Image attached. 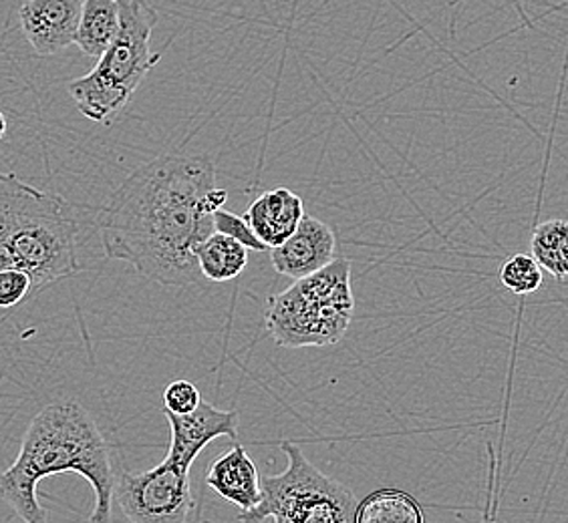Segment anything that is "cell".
<instances>
[{
	"label": "cell",
	"instance_id": "1",
	"mask_svg": "<svg viewBox=\"0 0 568 523\" xmlns=\"http://www.w3.org/2000/svg\"><path fill=\"white\" fill-rule=\"evenodd\" d=\"M216 167L204 155H162L133 172L99 212L101 246L162 286L202 280L196 254L214 232L212 216L226 206Z\"/></svg>",
	"mask_w": 568,
	"mask_h": 523
},
{
	"label": "cell",
	"instance_id": "2",
	"mask_svg": "<svg viewBox=\"0 0 568 523\" xmlns=\"http://www.w3.org/2000/svg\"><path fill=\"white\" fill-rule=\"evenodd\" d=\"M77 473L95 493L91 523H111L115 473L111 451L98 423L77 401L43 407L22 437L19 458L0 473V500L24 523H47V510L37 500L44 478Z\"/></svg>",
	"mask_w": 568,
	"mask_h": 523
},
{
	"label": "cell",
	"instance_id": "3",
	"mask_svg": "<svg viewBox=\"0 0 568 523\" xmlns=\"http://www.w3.org/2000/svg\"><path fill=\"white\" fill-rule=\"evenodd\" d=\"M75 207L0 172V270L21 268L34 293L79 273Z\"/></svg>",
	"mask_w": 568,
	"mask_h": 523
},
{
	"label": "cell",
	"instance_id": "4",
	"mask_svg": "<svg viewBox=\"0 0 568 523\" xmlns=\"http://www.w3.org/2000/svg\"><path fill=\"white\" fill-rule=\"evenodd\" d=\"M120 31L108 51L99 57L89 75L69 85V95L79 111L91 121L110 125L130 103L145 75L160 63L152 53V33L158 12L145 0H118Z\"/></svg>",
	"mask_w": 568,
	"mask_h": 523
},
{
	"label": "cell",
	"instance_id": "5",
	"mask_svg": "<svg viewBox=\"0 0 568 523\" xmlns=\"http://www.w3.org/2000/svg\"><path fill=\"white\" fill-rule=\"evenodd\" d=\"M355 312L351 262L335 258L268 298L266 330L284 349L328 347L347 335Z\"/></svg>",
	"mask_w": 568,
	"mask_h": 523
},
{
	"label": "cell",
	"instance_id": "6",
	"mask_svg": "<svg viewBox=\"0 0 568 523\" xmlns=\"http://www.w3.org/2000/svg\"><path fill=\"white\" fill-rule=\"evenodd\" d=\"M281 449L288 465L278 475L261 478L263 498L256 507L241 512V523H353L357 498L349 485L325 475L291 441Z\"/></svg>",
	"mask_w": 568,
	"mask_h": 523
},
{
	"label": "cell",
	"instance_id": "7",
	"mask_svg": "<svg viewBox=\"0 0 568 523\" xmlns=\"http://www.w3.org/2000/svg\"><path fill=\"white\" fill-rule=\"evenodd\" d=\"M113 500L130 523H186L194 512L190 469L165 458L142 473H123Z\"/></svg>",
	"mask_w": 568,
	"mask_h": 523
},
{
	"label": "cell",
	"instance_id": "8",
	"mask_svg": "<svg viewBox=\"0 0 568 523\" xmlns=\"http://www.w3.org/2000/svg\"><path fill=\"white\" fill-rule=\"evenodd\" d=\"M164 414L172 431L170 451L165 458L180 463L182 468H192L194 459L214 439L220 437H230L232 441L239 439V413L222 411L204 399L192 413L174 414L164 411Z\"/></svg>",
	"mask_w": 568,
	"mask_h": 523
},
{
	"label": "cell",
	"instance_id": "9",
	"mask_svg": "<svg viewBox=\"0 0 568 523\" xmlns=\"http://www.w3.org/2000/svg\"><path fill=\"white\" fill-rule=\"evenodd\" d=\"M337 258L335 232L315 216H303L295 232L271 248L274 270L293 280L323 270Z\"/></svg>",
	"mask_w": 568,
	"mask_h": 523
},
{
	"label": "cell",
	"instance_id": "10",
	"mask_svg": "<svg viewBox=\"0 0 568 523\" xmlns=\"http://www.w3.org/2000/svg\"><path fill=\"white\" fill-rule=\"evenodd\" d=\"M81 4L83 0H27L22 4V33L37 55H57L75 43Z\"/></svg>",
	"mask_w": 568,
	"mask_h": 523
},
{
	"label": "cell",
	"instance_id": "11",
	"mask_svg": "<svg viewBox=\"0 0 568 523\" xmlns=\"http://www.w3.org/2000/svg\"><path fill=\"white\" fill-rule=\"evenodd\" d=\"M303 216V199L286 187H276L256 197L242 218L246 219L254 236L271 250L295 232Z\"/></svg>",
	"mask_w": 568,
	"mask_h": 523
},
{
	"label": "cell",
	"instance_id": "12",
	"mask_svg": "<svg viewBox=\"0 0 568 523\" xmlns=\"http://www.w3.org/2000/svg\"><path fill=\"white\" fill-rule=\"evenodd\" d=\"M206 483L222 500L239 505L241 512L256 507L263 498L258 469L242 445H234L222 458L212 461Z\"/></svg>",
	"mask_w": 568,
	"mask_h": 523
},
{
	"label": "cell",
	"instance_id": "13",
	"mask_svg": "<svg viewBox=\"0 0 568 523\" xmlns=\"http://www.w3.org/2000/svg\"><path fill=\"white\" fill-rule=\"evenodd\" d=\"M120 31L118 0H83L75 44L88 57L99 59Z\"/></svg>",
	"mask_w": 568,
	"mask_h": 523
},
{
	"label": "cell",
	"instance_id": "14",
	"mask_svg": "<svg viewBox=\"0 0 568 523\" xmlns=\"http://www.w3.org/2000/svg\"><path fill=\"white\" fill-rule=\"evenodd\" d=\"M197 270L212 283H229L239 278L248 266V250L241 242L212 232L196 254Z\"/></svg>",
	"mask_w": 568,
	"mask_h": 523
},
{
	"label": "cell",
	"instance_id": "15",
	"mask_svg": "<svg viewBox=\"0 0 568 523\" xmlns=\"http://www.w3.org/2000/svg\"><path fill=\"white\" fill-rule=\"evenodd\" d=\"M353 523H426V517L412 493L385 488L357 503Z\"/></svg>",
	"mask_w": 568,
	"mask_h": 523
},
{
	"label": "cell",
	"instance_id": "16",
	"mask_svg": "<svg viewBox=\"0 0 568 523\" xmlns=\"http://www.w3.org/2000/svg\"><path fill=\"white\" fill-rule=\"evenodd\" d=\"M530 256L536 264L565 283L568 274V224L565 219H547L536 226L530 238Z\"/></svg>",
	"mask_w": 568,
	"mask_h": 523
},
{
	"label": "cell",
	"instance_id": "17",
	"mask_svg": "<svg viewBox=\"0 0 568 523\" xmlns=\"http://www.w3.org/2000/svg\"><path fill=\"white\" fill-rule=\"evenodd\" d=\"M545 280L542 268L530 254H514L500 266V283L513 295L528 296L540 290Z\"/></svg>",
	"mask_w": 568,
	"mask_h": 523
},
{
	"label": "cell",
	"instance_id": "18",
	"mask_svg": "<svg viewBox=\"0 0 568 523\" xmlns=\"http://www.w3.org/2000/svg\"><path fill=\"white\" fill-rule=\"evenodd\" d=\"M212 226H214V232L230 236L232 240L241 242L246 250H268L263 242L254 236V232H252L251 226L246 224V219L242 218V216H236V214H232V212L224 209V207H220V209L214 212Z\"/></svg>",
	"mask_w": 568,
	"mask_h": 523
},
{
	"label": "cell",
	"instance_id": "19",
	"mask_svg": "<svg viewBox=\"0 0 568 523\" xmlns=\"http://www.w3.org/2000/svg\"><path fill=\"white\" fill-rule=\"evenodd\" d=\"M34 293L33 278L21 268L0 270V308L9 310L24 302Z\"/></svg>",
	"mask_w": 568,
	"mask_h": 523
},
{
	"label": "cell",
	"instance_id": "20",
	"mask_svg": "<svg viewBox=\"0 0 568 523\" xmlns=\"http://www.w3.org/2000/svg\"><path fill=\"white\" fill-rule=\"evenodd\" d=\"M202 401L196 384L190 381H174L165 387L164 411L174 414L192 413Z\"/></svg>",
	"mask_w": 568,
	"mask_h": 523
},
{
	"label": "cell",
	"instance_id": "21",
	"mask_svg": "<svg viewBox=\"0 0 568 523\" xmlns=\"http://www.w3.org/2000/svg\"><path fill=\"white\" fill-rule=\"evenodd\" d=\"M4 133H7V120H4V115H2V111H0V140L4 137Z\"/></svg>",
	"mask_w": 568,
	"mask_h": 523
}]
</instances>
